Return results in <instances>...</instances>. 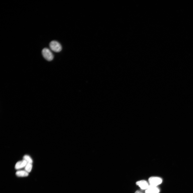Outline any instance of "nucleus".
<instances>
[{
    "mask_svg": "<svg viewBox=\"0 0 193 193\" xmlns=\"http://www.w3.org/2000/svg\"><path fill=\"white\" fill-rule=\"evenodd\" d=\"M49 46L51 50L56 52H60L62 49L61 45L59 42L55 41H51L49 43Z\"/></svg>",
    "mask_w": 193,
    "mask_h": 193,
    "instance_id": "obj_1",
    "label": "nucleus"
},
{
    "mask_svg": "<svg viewBox=\"0 0 193 193\" xmlns=\"http://www.w3.org/2000/svg\"><path fill=\"white\" fill-rule=\"evenodd\" d=\"M42 53L43 57L47 60L50 61L53 59L54 55L49 49L47 48H44L42 50Z\"/></svg>",
    "mask_w": 193,
    "mask_h": 193,
    "instance_id": "obj_2",
    "label": "nucleus"
},
{
    "mask_svg": "<svg viewBox=\"0 0 193 193\" xmlns=\"http://www.w3.org/2000/svg\"><path fill=\"white\" fill-rule=\"evenodd\" d=\"M148 181L150 185L155 186H157L161 184L163 181L161 178L155 177H150Z\"/></svg>",
    "mask_w": 193,
    "mask_h": 193,
    "instance_id": "obj_3",
    "label": "nucleus"
},
{
    "mask_svg": "<svg viewBox=\"0 0 193 193\" xmlns=\"http://www.w3.org/2000/svg\"><path fill=\"white\" fill-rule=\"evenodd\" d=\"M136 184L142 190H146L148 188L150 185L145 180H141L137 182Z\"/></svg>",
    "mask_w": 193,
    "mask_h": 193,
    "instance_id": "obj_4",
    "label": "nucleus"
},
{
    "mask_svg": "<svg viewBox=\"0 0 193 193\" xmlns=\"http://www.w3.org/2000/svg\"><path fill=\"white\" fill-rule=\"evenodd\" d=\"M160 190L157 186L150 185L148 188L146 190L145 193H159Z\"/></svg>",
    "mask_w": 193,
    "mask_h": 193,
    "instance_id": "obj_5",
    "label": "nucleus"
},
{
    "mask_svg": "<svg viewBox=\"0 0 193 193\" xmlns=\"http://www.w3.org/2000/svg\"><path fill=\"white\" fill-rule=\"evenodd\" d=\"M27 164V162L24 160L20 161L16 163L15 168L17 170L21 169L25 167Z\"/></svg>",
    "mask_w": 193,
    "mask_h": 193,
    "instance_id": "obj_6",
    "label": "nucleus"
},
{
    "mask_svg": "<svg viewBox=\"0 0 193 193\" xmlns=\"http://www.w3.org/2000/svg\"><path fill=\"white\" fill-rule=\"evenodd\" d=\"M16 175L19 177H25L29 176V173L25 170H19L16 172Z\"/></svg>",
    "mask_w": 193,
    "mask_h": 193,
    "instance_id": "obj_7",
    "label": "nucleus"
},
{
    "mask_svg": "<svg viewBox=\"0 0 193 193\" xmlns=\"http://www.w3.org/2000/svg\"><path fill=\"white\" fill-rule=\"evenodd\" d=\"M23 160H25L27 163L32 164L33 163V160L29 156L27 155H24L23 157Z\"/></svg>",
    "mask_w": 193,
    "mask_h": 193,
    "instance_id": "obj_8",
    "label": "nucleus"
},
{
    "mask_svg": "<svg viewBox=\"0 0 193 193\" xmlns=\"http://www.w3.org/2000/svg\"><path fill=\"white\" fill-rule=\"evenodd\" d=\"M32 167H33V166H32V164L27 163L26 165L24 167V170L28 172L29 173L31 172L32 170Z\"/></svg>",
    "mask_w": 193,
    "mask_h": 193,
    "instance_id": "obj_9",
    "label": "nucleus"
},
{
    "mask_svg": "<svg viewBox=\"0 0 193 193\" xmlns=\"http://www.w3.org/2000/svg\"><path fill=\"white\" fill-rule=\"evenodd\" d=\"M135 193H143L141 191H137L136 192H135Z\"/></svg>",
    "mask_w": 193,
    "mask_h": 193,
    "instance_id": "obj_10",
    "label": "nucleus"
}]
</instances>
